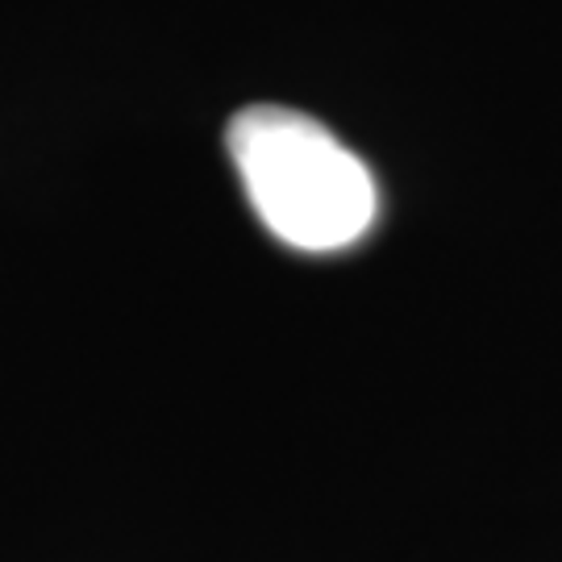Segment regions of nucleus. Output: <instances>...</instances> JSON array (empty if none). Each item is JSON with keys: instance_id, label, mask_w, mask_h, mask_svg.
<instances>
[{"instance_id": "1", "label": "nucleus", "mask_w": 562, "mask_h": 562, "mask_svg": "<svg viewBox=\"0 0 562 562\" xmlns=\"http://www.w3.org/2000/svg\"><path fill=\"white\" fill-rule=\"evenodd\" d=\"M225 150L255 217L292 250H346L380 217V188L371 167L301 109H241L225 130Z\"/></svg>"}]
</instances>
